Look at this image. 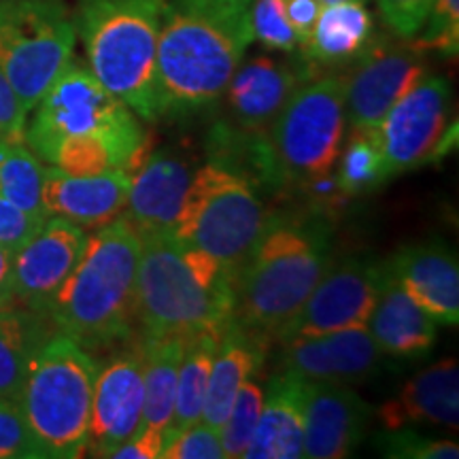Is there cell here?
I'll return each mask as SVG.
<instances>
[{
  "label": "cell",
  "instance_id": "1",
  "mask_svg": "<svg viewBox=\"0 0 459 459\" xmlns=\"http://www.w3.org/2000/svg\"><path fill=\"white\" fill-rule=\"evenodd\" d=\"M251 0H166L158 39L160 115L196 113L223 99L254 43Z\"/></svg>",
  "mask_w": 459,
  "mask_h": 459
},
{
  "label": "cell",
  "instance_id": "2",
  "mask_svg": "<svg viewBox=\"0 0 459 459\" xmlns=\"http://www.w3.org/2000/svg\"><path fill=\"white\" fill-rule=\"evenodd\" d=\"M134 325L149 338L223 330L234 311V277L213 255L172 232H139Z\"/></svg>",
  "mask_w": 459,
  "mask_h": 459
},
{
  "label": "cell",
  "instance_id": "3",
  "mask_svg": "<svg viewBox=\"0 0 459 459\" xmlns=\"http://www.w3.org/2000/svg\"><path fill=\"white\" fill-rule=\"evenodd\" d=\"M332 266V228L321 217H271L234 279L232 319L277 336Z\"/></svg>",
  "mask_w": 459,
  "mask_h": 459
},
{
  "label": "cell",
  "instance_id": "4",
  "mask_svg": "<svg viewBox=\"0 0 459 459\" xmlns=\"http://www.w3.org/2000/svg\"><path fill=\"white\" fill-rule=\"evenodd\" d=\"M139 260V232L124 215L117 217L90 234L82 260L43 313L60 334L85 349L128 341L134 332Z\"/></svg>",
  "mask_w": 459,
  "mask_h": 459
},
{
  "label": "cell",
  "instance_id": "5",
  "mask_svg": "<svg viewBox=\"0 0 459 459\" xmlns=\"http://www.w3.org/2000/svg\"><path fill=\"white\" fill-rule=\"evenodd\" d=\"M166 0H77L73 24L90 71L143 122H156L158 39Z\"/></svg>",
  "mask_w": 459,
  "mask_h": 459
},
{
  "label": "cell",
  "instance_id": "6",
  "mask_svg": "<svg viewBox=\"0 0 459 459\" xmlns=\"http://www.w3.org/2000/svg\"><path fill=\"white\" fill-rule=\"evenodd\" d=\"M99 364L66 334H54L34 358L20 404L39 457L73 459L88 451Z\"/></svg>",
  "mask_w": 459,
  "mask_h": 459
},
{
  "label": "cell",
  "instance_id": "7",
  "mask_svg": "<svg viewBox=\"0 0 459 459\" xmlns=\"http://www.w3.org/2000/svg\"><path fill=\"white\" fill-rule=\"evenodd\" d=\"M268 220L254 183L211 162L192 175L172 234L213 255L237 279Z\"/></svg>",
  "mask_w": 459,
  "mask_h": 459
},
{
  "label": "cell",
  "instance_id": "8",
  "mask_svg": "<svg viewBox=\"0 0 459 459\" xmlns=\"http://www.w3.org/2000/svg\"><path fill=\"white\" fill-rule=\"evenodd\" d=\"M344 77L324 74L298 88L268 130L266 139L281 183H298L330 175L344 139Z\"/></svg>",
  "mask_w": 459,
  "mask_h": 459
},
{
  "label": "cell",
  "instance_id": "9",
  "mask_svg": "<svg viewBox=\"0 0 459 459\" xmlns=\"http://www.w3.org/2000/svg\"><path fill=\"white\" fill-rule=\"evenodd\" d=\"M74 43L65 0H0V73L26 113L73 60Z\"/></svg>",
  "mask_w": 459,
  "mask_h": 459
},
{
  "label": "cell",
  "instance_id": "10",
  "mask_svg": "<svg viewBox=\"0 0 459 459\" xmlns=\"http://www.w3.org/2000/svg\"><path fill=\"white\" fill-rule=\"evenodd\" d=\"M132 119L136 115L102 88L90 66L71 60L34 105L24 139L37 158L49 164L54 149L68 136L117 128Z\"/></svg>",
  "mask_w": 459,
  "mask_h": 459
},
{
  "label": "cell",
  "instance_id": "11",
  "mask_svg": "<svg viewBox=\"0 0 459 459\" xmlns=\"http://www.w3.org/2000/svg\"><path fill=\"white\" fill-rule=\"evenodd\" d=\"M449 124L451 83L440 74H426L389 108L378 126L389 179L443 156L455 130Z\"/></svg>",
  "mask_w": 459,
  "mask_h": 459
},
{
  "label": "cell",
  "instance_id": "12",
  "mask_svg": "<svg viewBox=\"0 0 459 459\" xmlns=\"http://www.w3.org/2000/svg\"><path fill=\"white\" fill-rule=\"evenodd\" d=\"M385 277L383 262L347 260L330 266L294 319L277 332L274 341L283 344L294 338L366 328Z\"/></svg>",
  "mask_w": 459,
  "mask_h": 459
},
{
  "label": "cell",
  "instance_id": "13",
  "mask_svg": "<svg viewBox=\"0 0 459 459\" xmlns=\"http://www.w3.org/2000/svg\"><path fill=\"white\" fill-rule=\"evenodd\" d=\"M428 74L423 51L372 41L344 77V119L351 130H378L395 102Z\"/></svg>",
  "mask_w": 459,
  "mask_h": 459
},
{
  "label": "cell",
  "instance_id": "14",
  "mask_svg": "<svg viewBox=\"0 0 459 459\" xmlns=\"http://www.w3.org/2000/svg\"><path fill=\"white\" fill-rule=\"evenodd\" d=\"M143 336L115 355L105 368H99L88 436V451L94 457H111L119 445L143 428Z\"/></svg>",
  "mask_w": 459,
  "mask_h": 459
},
{
  "label": "cell",
  "instance_id": "15",
  "mask_svg": "<svg viewBox=\"0 0 459 459\" xmlns=\"http://www.w3.org/2000/svg\"><path fill=\"white\" fill-rule=\"evenodd\" d=\"M279 366L307 383L358 385L381 368V349L368 328L338 330L330 334L294 338L281 344Z\"/></svg>",
  "mask_w": 459,
  "mask_h": 459
},
{
  "label": "cell",
  "instance_id": "16",
  "mask_svg": "<svg viewBox=\"0 0 459 459\" xmlns=\"http://www.w3.org/2000/svg\"><path fill=\"white\" fill-rule=\"evenodd\" d=\"M88 237L85 228L65 217L49 215L37 234L13 255L15 302L43 313L82 260Z\"/></svg>",
  "mask_w": 459,
  "mask_h": 459
},
{
  "label": "cell",
  "instance_id": "17",
  "mask_svg": "<svg viewBox=\"0 0 459 459\" xmlns=\"http://www.w3.org/2000/svg\"><path fill=\"white\" fill-rule=\"evenodd\" d=\"M313 68L307 62H281L271 56H254L240 62L226 91L230 122L243 134L266 136L290 96L308 82Z\"/></svg>",
  "mask_w": 459,
  "mask_h": 459
},
{
  "label": "cell",
  "instance_id": "18",
  "mask_svg": "<svg viewBox=\"0 0 459 459\" xmlns=\"http://www.w3.org/2000/svg\"><path fill=\"white\" fill-rule=\"evenodd\" d=\"M370 419V406L349 387L307 383L302 457H349L364 440Z\"/></svg>",
  "mask_w": 459,
  "mask_h": 459
},
{
  "label": "cell",
  "instance_id": "19",
  "mask_svg": "<svg viewBox=\"0 0 459 459\" xmlns=\"http://www.w3.org/2000/svg\"><path fill=\"white\" fill-rule=\"evenodd\" d=\"M192 175L189 164L175 153H147L130 172L128 215L124 217L136 232H175Z\"/></svg>",
  "mask_w": 459,
  "mask_h": 459
},
{
  "label": "cell",
  "instance_id": "20",
  "mask_svg": "<svg viewBox=\"0 0 459 459\" xmlns=\"http://www.w3.org/2000/svg\"><path fill=\"white\" fill-rule=\"evenodd\" d=\"M385 268L436 324L457 325L459 266L449 247L438 240L404 247L389 257Z\"/></svg>",
  "mask_w": 459,
  "mask_h": 459
},
{
  "label": "cell",
  "instance_id": "21",
  "mask_svg": "<svg viewBox=\"0 0 459 459\" xmlns=\"http://www.w3.org/2000/svg\"><path fill=\"white\" fill-rule=\"evenodd\" d=\"M128 170L73 177L45 166L43 206L48 215L65 217L82 228L99 230L122 217L128 203Z\"/></svg>",
  "mask_w": 459,
  "mask_h": 459
},
{
  "label": "cell",
  "instance_id": "22",
  "mask_svg": "<svg viewBox=\"0 0 459 459\" xmlns=\"http://www.w3.org/2000/svg\"><path fill=\"white\" fill-rule=\"evenodd\" d=\"M307 381L279 370L264 392L262 412L247 446V459H300Z\"/></svg>",
  "mask_w": 459,
  "mask_h": 459
},
{
  "label": "cell",
  "instance_id": "23",
  "mask_svg": "<svg viewBox=\"0 0 459 459\" xmlns=\"http://www.w3.org/2000/svg\"><path fill=\"white\" fill-rule=\"evenodd\" d=\"M385 429L432 423L457 429L459 423V366L455 359H443L417 372L404 383L398 395L378 409Z\"/></svg>",
  "mask_w": 459,
  "mask_h": 459
},
{
  "label": "cell",
  "instance_id": "24",
  "mask_svg": "<svg viewBox=\"0 0 459 459\" xmlns=\"http://www.w3.org/2000/svg\"><path fill=\"white\" fill-rule=\"evenodd\" d=\"M366 328L381 353L392 358H423L438 338L436 321L389 273Z\"/></svg>",
  "mask_w": 459,
  "mask_h": 459
},
{
  "label": "cell",
  "instance_id": "25",
  "mask_svg": "<svg viewBox=\"0 0 459 459\" xmlns=\"http://www.w3.org/2000/svg\"><path fill=\"white\" fill-rule=\"evenodd\" d=\"M266 349L268 338L245 330L234 319L228 321V325L221 332L213 366H211L200 421L220 432L240 385L262 368Z\"/></svg>",
  "mask_w": 459,
  "mask_h": 459
},
{
  "label": "cell",
  "instance_id": "26",
  "mask_svg": "<svg viewBox=\"0 0 459 459\" xmlns=\"http://www.w3.org/2000/svg\"><path fill=\"white\" fill-rule=\"evenodd\" d=\"M375 41V20L361 0L324 4L308 41L298 51L311 68L353 65Z\"/></svg>",
  "mask_w": 459,
  "mask_h": 459
},
{
  "label": "cell",
  "instance_id": "27",
  "mask_svg": "<svg viewBox=\"0 0 459 459\" xmlns=\"http://www.w3.org/2000/svg\"><path fill=\"white\" fill-rule=\"evenodd\" d=\"M49 317L26 304L0 307V400L17 402L39 351L49 341Z\"/></svg>",
  "mask_w": 459,
  "mask_h": 459
},
{
  "label": "cell",
  "instance_id": "28",
  "mask_svg": "<svg viewBox=\"0 0 459 459\" xmlns=\"http://www.w3.org/2000/svg\"><path fill=\"white\" fill-rule=\"evenodd\" d=\"M143 336V334H141ZM189 338L143 336L145 368H143V426L169 432L175 412L177 377Z\"/></svg>",
  "mask_w": 459,
  "mask_h": 459
},
{
  "label": "cell",
  "instance_id": "29",
  "mask_svg": "<svg viewBox=\"0 0 459 459\" xmlns=\"http://www.w3.org/2000/svg\"><path fill=\"white\" fill-rule=\"evenodd\" d=\"M223 330L200 332L192 336L186 344L179 377H177V395L175 412H172L170 429L166 432V440L181 429L200 421L203 406L206 398V385H209L211 366H213L215 353L220 349Z\"/></svg>",
  "mask_w": 459,
  "mask_h": 459
},
{
  "label": "cell",
  "instance_id": "30",
  "mask_svg": "<svg viewBox=\"0 0 459 459\" xmlns=\"http://www.w3.org/2000/svg\"><path fill=\"white\" fill-rule=\"evenodd\" d=\"M45 166L26 141H0V196L26 213L49 217L43 206Z\"/></svg>",
  "mask_w": 459,
  "mask_h": 459
},
{
  "label": "cell",
  "instance_id": "31",
  "mask_svg": "<svg viewBox=\"0 0 459 459\" xmlns=\"http://www.w3.org/2000/svg\"><path fill=\"white\" fill-rule=\"evenodd\" d=\"M342 196H364L389 181L378 130H351L336 175Z\"/></svg>",
  "mask_w": 459,
  "mask_h": 459
},
{
  "label": "cell",
  "instance_id": "32",
  "mask_svg": "<svg viewBox=\"0 0 459 459\" xmlns=\"http://www.w3.org/2000/svg\"><path fill=\"white\" fill-rule=\"evenodd\" d=\"M264 389L257 385L254 378L245 381L234 395L230 412L220 428V440L223 457L238 459L245 455L247 446L251 443V436L255 432L257 419L262 412Z\"/></svg>",
  "mask_w": 459,
  "mask_h": 459
},
{
  "label": "cell",
  "instance_id": "33",
  "mask_svg": "<svg viewBox=\"0 0 459 459\" xmlns=\"http://www.w3.org/2000/svg\"><path fill=\"white\" fill-rule=\"evenodd\" d=\"M249 24L254 41L273 51H298V37L285 13V0H251Z\"/></svg>",
  "mask_w": 459,
  "mask_h": 459
},
{
  "label": "cell",
  "instance_id": "34",
  "mask_svg": "<svg viewBox=\"0 0 459 459\" xmlns=\"http://www.w3.org/2000/svg\"><path fill=\"white\" fill-rule=\"evenodd\" d=\"M377 449L385 457L400 459H457L459 446L451 440L428 438L409 426L385 429L377 436Z\"/></svg>",
  "mask_w": 459,
  "mask_h": 459
},
{
  "label": "cell",
  "instance_id": "35",
  "mask_svg": "<svg viewBox=\"0 0 459 459\" xmlns=\"http://www.w3.org/2000/svg\"><path fill=\"white\" fill-rule=\"evenodd\" d=\"M412 48L419 51H438L455 57L459 51V0H434L429 15L417 34Z\"/></svg>",
  "mask_w": 459,
  "mask_h": 459
},
{
  "label": "cell",
  "instance_id": "36",
  "mask_svg": "<svg viewBox=\"0 0 459 459\" xmlns=\"http://www.w3.org/2000/svg\"><path fill=\"white\" fill-rule=\"evenodd\" d=\"M162 459H226L220 432L203 421L181 429L166 440Z\"/></svg>",
  "mask_w": 459,
  "mask_h": 459
},
{
  "label": "cell",
  "instance_id": "37",
  "mask_svg": "<svg viewBox=\"0 0 459 459\" xmlns=\"http://www.w3.org/2000/svg\"><path fill=\"white\" fill-rule=\"evenodd\" d=\"M39 451L17 402L0 400V459H37Z\"/></svg>",
  "mask_w": 459,
  "mask_h": 459
},
{
  "label": "cell",
  "instance_id": "38",
  "mask_svg": "<svg viewBox=\"0 0 459 459\" xmlns=\"http://www.w3.org/2000/svg\"><path fill=\"white\" fill-rule=\"evenodd\" d=\"M434 0H378L383 24L402 41L415 39L426 24Z\"/></svg>",
  "mask_w": 459,
  "mask_h": 459
},
{
  "label": "cell",
  "instance_id": "39",
  "mask_svg": "<svg viewBox=\"0 0 459 459\" xmlns=\"http://www.w3.org/2000/svg\"><path fill=\"white\" fill-rule=\"evenodd\" d=\"M45 220L48 217L26 213L20 206L0 196V245L9 249L11 254H17L37 234Z\"/></svg>",
  "mask_w": 459,
  "mask_h": 459
},
{
  "label": "cell",
  "instance_id": "40",
  "mask_svg": "<svg viewBox=\"0 0 459 459\" xmlns=\"http://www.w3.org/2000/svg\"><path fill=\"white\" fill-rule=\"evenodd\" d=\"M26 117L28 113L17 100L13 88L0 73V141H26Z\"/></svg>",
  "mask_w": 459,
  "mask_h": 459
},
{
  "label": "cell",
  "instance_id": "41",
  "mask_svg": "<svg viewBox=\"0 0 459 459\" xmlns=\"http://www.w3.org/2000/svg\"><path fill=\"white\" fill-rule=\"evenodd\" d=\"M166 445V434L143 426L111 453L113 459H160Z\"/></svg>",
  "mask_w": 459,
  "mask_h": 459
},
{
  "label": "cell",
  "instance_id": "42",
  "mask_svg": "<svg viewBox=\"0 0 459 459\" xmlns=\"http://www.w3.org/2000/svg\"><path fill=\"white\" fill-rule=\"evenodd\" d=\"M321 7L324 4L319 0H285V13L298 37V48L307 43L308 37H311Z\"/></svg>",
  "mask_w": 459,
  "mask_h": 459
},
{
  "label": "cell",
  "instance_id": "43",
  "mask_svg": "<svg viewBox=\"0 0 459 459\" xmlns=\"http://www.w3.org/2000/svg\"><path fill=\"white\" fill-rule=\"evenodd\" d=\"M13 255L0 245V307H9L15 302L13 291Z\"/></svg>",
  "mask_w": 459,
  "mask_h": 459
},
{
  "label": "cell",
  "instance_id": "44",
  "mask_svg": "<svg viewBox=\"0 0 459 459\" xmlns=\"http://www.w3.org/2000/svg\"><path fill=\"white\" fill-rule=\"evenodd\" d=\"M321 4H334V3H341V0H319Z\"/></svg>",
  "mask_w": 459,
  "mask_h": 459
},
{
  "label": "cell",
  "instance_id": "45",
  "mask_svg": "<svg viewBox=\"0 0 459 459\" xmlns=\"http://www.w3.org/2000/svg\"><path fill=\"white\" fill-rule=\"evenodd\" d=\"M361 3H368V0H361Z\"/></svg>",
  "mask_w": 459,
  "mask_h": 459
}]
</instances>
